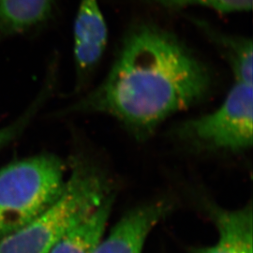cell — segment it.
<instances>
[{
  "label": "cell",
  "instance_id": "6da1fadb",
  "mask_svg": "<svg viewBox=\"0 0 253 253\" xmlns=\"http://www.w3.org/2000/svg\"><path fill=\"white\" fill-rule=\"evenodd\" d=\"M213 88L211 70L178 37L141 23L126 32L103 81L69 112L115 118L142 141L173 115L207 100Z\"/></svg>",
  "mask_w": 253,
  "mask_h": 253
},
{
  "label": "cell",
  "instance_id": "3957f363",
  "mask_svg": "<svg viewBox=\"0 0 253 253\" xmlns=\"http://www.w3.org/2000/svg\"><path fill=\"white\" fill-rule=\"evenodd\" d=\"M64 171L63 163L47 154L0 170V239L26 226L58 198Z\"/></svg>",
  "mask_w": 253,
  "mask_h": 253
},
{
  "label": "cell",
  "instance_id": "7a4b0ae2",
  "mask_svg": "<svg viewBox=\"0 0 253 253\" xmlns=\"http://www.w3.org/2000/svg\"><path fill=\"white\" fill-rule=\"evenodd\" d=\"M105 185L99 171L78 159L58 198L40 216L0 239V253H49L61 236L100 206Z\"/></svg>",
  "mask_w": 253,
  "mask_h": 253
},
{
  "label": "cell",
  "instance_id": "30bf717a",
  "mask_svg": "<svg viewBox=\"0 0 253 253\" xmlns=\"http://www.w3.org/2000/svg\"><path fill=\"white\" fill-rule=\"evenodd\" d=\"M54 0H0V30L19 33L49 18Z\"/></svg>",
  "mask_w": 253,
  "mask_h": 253
},
{
  "label": "cell",
  "instance_id": "9c48e42d",
  "mask_svg": "<svg viewBox=\"0 0 253 253\" xmlns=\"http://www.w3.org/2000/svg\"><path fill=\"white\" fill-rule=\"evenodd\" d=\"M112 200L106 198L89 215L70 228L49 253H93L103 238Z\"/></svg>",
  "mask_w": 253,
  "mask_h": 253
},
{
  "label": "cell",
  "instance_id": "5b68a950",
  "mask_svg": "<svg viewBox=\"0 0 253 253\" xmlns=\"http://www.w3.org/2000/svg\"><path fill=\"white\" fill-rule=\"evenodd\" d=\"M108 44V27L100 0H80L73 24L75 91L84 93Z\"/></svg>",
  "mask_w": 253,
  "mask_h": 253
},
{
  "label": "cell",
  "instance_id": "8992f818",
  "mask_svg": "<svg viewBox=\"0 0 253 253\" xmlns=\"http://www.w3.org/2000/svg\"><path fill=\"white\" fill-rule=\"evenodd\" d=\"M166 211L163 203L131 210L103 237L93 253H142L145 241Z\"/></svg>",
  "mask_w": 253,
  "mask_h": 253
},
{
  "label": "cell",
  "instance_id": "7c38bea8",
  "mask_svg": "<svg viewBox=\"0 0 253 253\" xmlns=\"http://www.w3.org/2000/svg\"><path fill=\"white\" fill-rule=\"evenodd\" d=\"M30 113H27V116L25 118L20 119L16 123L13 125H10L7 127H2L0 128V147L6 145L10 140H12L15 136L17 135L22 131L24 126H26L30 118Z\"/></svg>",
  "mask_w": 253,
  "mask_h": 253
},
{
  "label": "cell",
  "instance_id": "52a82bcc",
  "mask_svg": "<svg viewBox=\"0 0 253 253\" xmlns=\"http://www.w3.org/2000/svg\"><path fill=\"white\" fill-rule=\"evenodd\" d=\"M211 217L217 227L215 244L193 253H253V216L251 207L227 210L211 208Z\"/></svg>",
  "mask_w": 253,
  "mask_h": 253
},
{
  "label": "cell",
  "instance_id": "277c9868",
  "mask_svg": "<svg viewBox=\"0 0 253 253\" xmlns=\"http://www.w3.org/2000/svg\"><path fill=\"white\" fill-rule=\"evenodd\" d=\"M182 143L207 150L241 152L253 141V85L235 81L215 111L183 121L170 132Z\"/></svg>",
  "mask_w": 253,
  "mask_h": 253
},
{
  "label": "cell",
  "instance_id": "8fae6325",
  "mask_svg": "<svg viewBox=\"0 0 253 253\" xmlns=\"http://www.w3.org/2000/svg\"><path fill=\"white\" fill-rule=\"evenodd\" d=\"M159 6L168 9H186L188 7H206L220 13H234L250 11L253 0H150Z\"/></svg>",
  "mask_w": 253,
  "mask_h": 253
},
{
  "label": "cell",
  "instance_id": "ba28073f",
  "mask_svg": "<svg viewBox=\"0 0 253 253\" xmlns=\"http://www.w3.org/2000/svg\"><path fill=\"white\" fill-rule=\"evenodd\" d=\"M196 27L216 46L231 68L235 81L253 84V43L251 38L227 33L202 19L192 18Z\"/></svg>",
  "mask_w": 253,
  "mask_h": 253
}]
</instances>
